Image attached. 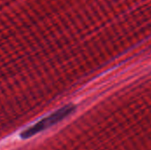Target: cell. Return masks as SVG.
Returning a JSON list of instances; mask_svg holds the SVG:
<instances>
[{
    "label": "cell",
    "instance_id": "6da1fadb",
    "mask_svg": "<svg viewBox=\"0 0 151 150\" xmlns=\"http://www.w3.org/2000/svg\"><path fill=\"white\" fill-rule=\"evenodd\" d=\"M76 110V106L73 104H68L65 105L64 107H62L61 109L54 111L53 113H51L50 115L43 118L42 119H41L39 122L34 124L33 126L26 128L24 131H22L19 134L21 139H29L33 136H35V134L53 126L54 125L59 123L60 121H62L63 119H65V118H67L68 116H70L73 112H74Z\"/></svg>",
    "mask_w": 151,
    "mask_h": 150
}]
</instances>
